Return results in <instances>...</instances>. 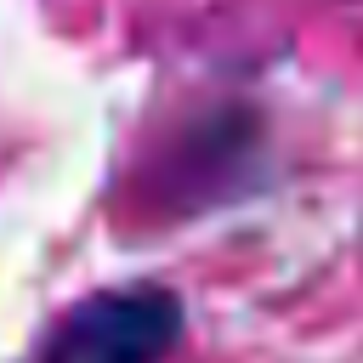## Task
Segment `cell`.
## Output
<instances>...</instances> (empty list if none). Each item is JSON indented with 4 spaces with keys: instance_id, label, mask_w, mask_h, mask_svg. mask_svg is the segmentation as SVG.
<instances>
[{
    "instance_id": "obj_2",
    "label": "cell",
    "mask_w": 363,
    "mask_h": 363,
    "mask_svg": "<svg viewBox=\"0 0 363 363\" xmlns=\"http://www.w3.org/2000/svg\"><path fill=\"white\" fill-rule=\"evenodd\" d=\"M261 119L255 108H210L187 142L176 147L170 159V182H164V199L176 216H193V210H216L221 199H238L244 187H255V164H261Z\"/></svg>"
},
{
    "instance_id": "obj_1",
    "label": "cell",
    "mask_w": 363,
    "mask_h": 363,
    "mask_svg": "<svg viewBox=\"0 0 363 363\" xmlns=\"http://www.w3.org/2000/svg\"><path fill=\"white\" fill-rule=\"evenodd\" d=\"M187 335V306L170 284H102L62 306L23 363H164Z\"/></svg>"
}]
</instances>
